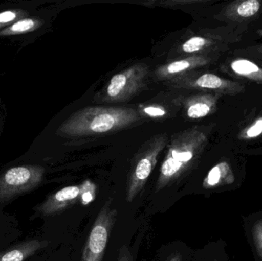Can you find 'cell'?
Here are the masks:
<instances>
[{
    "mask_svg": "<svg viewBox=\"0 0 262 261\" xmlns=\"http://www.w3.org/2000/svg\"><path fill=\"white\" fill-rule=\"evenodd\" d=\"M139 119L138 113L128 107H86L66 120L58 132L69 136L103 134L124 128Z\"/></svg>",
    "mask_w": 262,
    "mask_h": 261,
    "instance_id": "obj_1",
    "label": "cell"
},
{
    "mask_svg": "<svg viewBox=\"0 0 262 261\" xmlns=\"http://www.w3.org/2000/svg\"><path fill=\"white\" fill-rule=\"evenodd\" d=\"M196 150L197 144H194L191 134L180 135L172 141L160 168L156 193L161 191L188 170L196 155Z\"/></svg>",
    "mask_w": 262,
    "mask_h": 261,
    "instance_id": "obj_2",
    "label": "cell"
},
{
    "mask_svg": "<svg viewBox=\"0 0 262 261\" xmlns=\"http://www.w3.org/2000/svg\"><path fill=\"white\" fill-rule=\"evenodd\" d=\"M45 169L40 165L12 167L0 176V203L32 192L42 182Z\"/></svg>",
    "mask_w": 262,
    "mask_h": 261,
    "instance_id": "obj_3",
    "label": "cell"
},
{
    "mask_svg": "<svg viewBox=\"0 0 262 261\" xmlns=\"http://www.w3.org/2000/svg\"><path fill=\"white\" fill-rule=\"evenodd\" d=\"M116 208L109 199L100 210L84 248L81 261H102L111 233L118 218Z\"/></svg>",
    "mask_w": 262,
    "mask_h": 261,
    "instance_id": "obj_4",
    "label": "cell"
},
{
    "mask_svg": "<svg viewBox=\"0 0 262 261\" xmlns=\"http://www.w3.org/2000/svg\"><path fill=\"white\" fill-rule=\"evenodd\" d=\"M166 145L164 138L160 137L152 143L136 161L129 173L126 189V200L132 202L146 185L157 162L160 152Z\"/></svg>",
    "mask_w": 262,
    "mask_h": 261,
    "instance_id": "obj_5",
    "label": "cell"
},
{
    "mask_svg": "<svg viewBox=\"0 0 262 261\" xmlns=\"http://www.w3.org/2000/svg\"><path fill=\"white\" fill-rule=\"evenodd\" d=\"M147 70L144 64H136L115 75L107 85L104 100L121 101L130 98L143 86Z\"/></svg>",
    "mask_w": 262,
    "mask_h": 261,
    "instance_id": "obj_6",
    "label": "cell"
},
{
    "mask_svg": "<svg viewBox=\"0 0 262 261\" xmlns=\"http://www.w3.org/2000/svg\"><path fill=\"white\" fill-rule=\"evenodd\" d=\"M79 185L64 187L49 195L44 202L37 205L35 212L42 217L62 212L79 201Z\"/></svg>",
    "mask_w": 262,
    "mask_h": 261,
    "instance_id": "obj_7",
    "label": "cell"
},
{
    "mask_svg": "<svg viewBox=\"0 0 262 261\" xmlns=\"http://www.w3.org/2000/svg\"><path fill=\"white\" fill-rule=\"evenodd\" d=\"M243 228L255 261H262V210L243 217Z\"/></svg>",
    "mask_w": 262,
    "mask_h": 261,
    "instance_id": "obj_8",
    "label": "cell"
},
{
    "mask_svg": "<svg viewBox=\"0 0 262 261\" xmlns=\"http://www.w3.org/2000/svg\"><path fill=\"white\" fill-rule=\"evenodd\" d=\"M47 245V242L30 239L0 252V261H26Z\"/></svg>",
    "mask_w": 262,
    "mask_h": 261,
    "instance_id": "obj_9",
    "label": "cell"
},
{
    "mask_svg": "<svg viewBox=\"0 0 262 261\" xmlns=\"http://www.w3.org/2000/svg\"><path fill=\"white\" fill-rule=\"evenodd\" d=\"M43 21L38 18H23L0 31V37L21 35L36 30L42 26Z\"/></svg>",
    "mask_w": 262,
    "mask_h": 261,
    "instance_id": "obj_10",
    "label": "cell"
},
{
    "mask_svg": "<svg viewBox=\"0 0 262 261\" xmlns=\"http://www.w3.org/2000/svg\"><path fill=\"white\" fill-rule=\"evenodd\" d=\"M200 59L197 58H187V59L180 60V61H173L164 67H161L160 70V75L166 76L168 75L180 73L191 68L193 66L200 64Z\"/></svg>",
    "mask_w": 262,
    "mask_h": 261,
    "instance_id": "obj_11",
    "label": "cell"
},
{
    "mask_svg": "<svg viewBox=\"0 0 262 261\" xmlns=\"http://www.w3.org/2000/svg\"><path fill=\"white\" fill-rule=\"evenodd\" d=\"M79 202L83 206L89 205L95 201L96 198L97 187L92 181L85 180L79 185Z\"/></svg>",
    "mask_w": 262,
    "mask_h": 261,
    "instance_id": "obj_12",
    "label": "cell"
},
{
    "mask_svg": "<svg viewBox=\"0 0 262 261\" xmlns=\"http://www.w3.org/2000/svg\"><path fill=\"white\" fill-rule=\"evenodd\" d=\"M26 15H27V12L21 9H9V10L0 12V29L11 26L15 21H18L20 18H24Z\"/></svg>",
    "mask_w": 262,
    "mask_h": 261,
    "instance_id": "obj_13",
    "label": "cell"
},
{
    "mask_svg": "<svg viewBox=\"0 0 262 261\" xmlns=\"http://www.w3.org/2000/svg\"><path fill=\"white\" fill-rule=\"evenodd\" d=\"M196 85L203 88L217 89L222 87L223 81L216 75L206 74L197 79Z\"/></svg>",
    "mask_w": 262,
    "mask_h": 261,
    "instance_id": "obj_14",
    "label": "cell"
},
{
    "mask_svg": "<svg viewBox=\"0 0 262 261\" xmlns=\"http://www.w3.org/2000/svg\"><path fill=\"white\" fill-rule=\"evenodd\" d=\"M232 68L237 74L243 75H249L258 70V66L247 60H238V61H234L232 64Z\"/></svg>",
    "mask_w": 262,
    "mask_h": 261,
    "instance_id": "obj_15",
    "label": "cell"
},
{
    "mask_svg": "<svg viewBox=\"0 0 262 261\" xmlns=\"http://www.w3.org/2000/svg\"><path fill=\"white\" fill-rule=\"evenodd\" d=\"M210 112V106L206 103L195 102L189 105L187 109L189 117L196 119L206 116Z\"/></svg>",
    "mask_w": 262,
    "mask_h": 261,
    "instance_id": "obj_16",
    "label": "cell"
},
{
    "mask_svg": "<svg viewBox=\"0 0 262 261\" xmlns=\"http://www.w3.org/2000/svg\"><path fill=\"white\" fill-rule=\"evenodd\" d=\"M259 2L257 0H248V1L243 2L238 6L237 12L238 15L243 17L252 16L259 10Z\"/></svg>",
    "mask_w": 262,
    "mask_h": 261,
    "instance_id": "obj_17",
    "label": "cell"
},
{
    "mask_svg": "<svg viewBox=\"0 0 262 261\" xmlns=\"http://www.w3.org/2000/svg\"><path fill=\"white\" fill-rule=\"evenodd\" d=\"M206 44V40L205 38L201 37H193L183 44V50L186 53H192L203 49Z\"/></svg>",
    "mask_w": 262,
    "mask_h": 261,
    "instance_id": "obj_18",
    "label": "cell"
},
{
    "mask_svg": "<svg viewBox=\"0 0 262 261\" xmlns=\"http://www.w3.org/2000/svg\"><path fill=\"white\" fill-rule=\"evenodd\" d=\"M214 252L212 253L210 261H230L226 252V245L225 242L217 243Z\"/></svg>",
    "mask_w": 262,
    "mask_h": 261,
    "instance_id": "obj_19",
    "label": "cell"
},
{
    "mask_svg": "<svg viewBox=\"0 0 262 261\" xmlns=\"http://www.w3.org/2000/svg\"><path fill=\"white\" fill-rule=\"evenodd\" d=\"M117 261H134L132 253L127 245H123L120 248Z\"/></svg>",
    "mask_w": 262,
    "mask_h": 261,
    "instance_id": "obj_20",
    "label": "cell"
},
{
    "mask_svg": "<svg viewBox=\"0 0 262 261\" xmlns=\"http://www.w3.org/2000/svg\"><path fill=\"white\" fill-rule=\"evenodd\" d=\"M262 133V119L258 120L255 125L252 126L247 132L249 137H255Z\"/></svg>",
    "mask_w": 262,
    "mask_h": 261,
    "instance_id": "obj_21",
    "label": "cell"
},
{
    "mask_svg": "<svg viewBox=\"0 0 262 261\" xmlns=\"http://www.w3.org/2000/svg\"><path fill=\"white\" fill-rule=\"evenodd\" d=\"M143 111H144L146 114L149 115V116H163L166 114L165 110L160 108V107H148L143 109Z\"/></svg>",
    "mask_w": 262,
    "mask_h": 261,
    "instance_id": "obj_22",
    "label": "cell"
},
{
    "mask_svg": "<svg viewBox=\"0 0 262 261\" xmlns=\"http://www.w3.org/2000/svg\"><path fill=\"white\" fill-rule=\"evenodd\" d=\"M169 261H182V256L180 254H177L173 256Z\"/></svg>",
    "mask_w": 262,
    "mask_h": 261,
    "instance_id": "obj_23",
    "label": "cell"
}]
</instances>
